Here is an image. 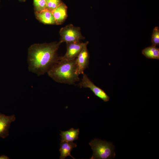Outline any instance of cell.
Here are the masks:
<instances>
[{
  "label": "cell",
  "mask_w": 159,
  "mask_h": 159,
  "mask_svg": "<svg viewBox=\"0 0 159 159\" xmlns=\"http://www.w3.org/2000/svg\"><path fill=\"white\" fill-rule=\"evenodd\" d=\"M151 41L153 46L156 47L159 45V29L158 26L155 27L153 30Z\"/></svg>",
  "instance_id": "cell-16"
},
{
  "label": "cell",
  "mask_w": 159,
  "mask_h": 159,
  "mask_svg": "<svg viewBox=\"0 0 159 159\" xmlns=\"http://www.w3.org/2000/svg\"><path fill=\"white\" fill-rule=\"evenodd\" d=\"M89 145L93 152L90 159H112L115 156V147L111 142L95 138Z\"/></svg>",
  "instance_id": "cell-3"
},
{
  "label": "cell",
  "mask_w": 159,
  "mask_h": 159,
  "mask_svg": "<svg viewBox=\"0 0 159 159\" xmlns=\"http://www.w3.org/2000/svg\"><path fill=\"white\" fill-rule=\"evenodd\" d=\"M9 159L7 156L4 155H2L0 156V159Z\"/></svg>",
  "instance_id": "cell-17"
},
{
  "label": "cell",
  "mask_w": 159,
  "mask_h": 159,
  "mask_svg": "<svg viewBox=\"0 0 159 159\" xmlns=\"http://www.w3.org/2000/svg\"><path fill=\"white\" fill-rule=\"evenodd\" d=\"M47 73L50 77L59 83L72 85L80 81L79 75L76 73L75 59L62 60L59 57Z\"/></svg>",
  "instance_id": "cell-2"
},
{
  "label": "cell",
  "mask_w": 159,
  "mask_h": 159,
  "mask_svg": "<svg viewBox=\"0 0 159 159\" xmlns=\"http://www.w3.org/2000/svg\"><path fill=\"white\" fill-rule=\"evenodd\" d=\"M62 3L61 0H46V9L52 12Z\"/></svg>",
  "instance_id": "cell-15"
},
{
  "label": "cell",
  "mask_w": 159,
  "mask_h": 159,
  "mask_svg": "<svg viewBox=\"0 0 159 159\" xmlns=\"http://www.w3.org/2000/svg\"><path fill=\"white\" fill-rule=\"evenodd\" d=\"M90 57L87 46L83 49L75 59L76 73L78 75L83 74L85 69L88 67Z\"/></svg>",
  "instance_id": "cell-7"
},
{
  "label": "cell",
  "mask_w": 159,
  "mask_h": 159,
  "mask_svg": "<svg viewBox=\"0 0 159 159\" xmlns=\"http://www.w3.org/2000/svg\"><path fill=\"white\" fill-rule=\"evenodd\" d=\"M89 42L85 43L76 42L67 44V51L65 55L59 57L60 59L62 60H71L75 59L79 54Z\"/></svg>",
  "instance_id": "cell-6"
},
{
  "label": "cell",
  "mask_w": 159,
  "mask_h": 159,
  "mask_svg": "<svg viewBox=\"0 0 159 159\" xmlns=\"http://www.w3.org/2000/svg\"><path fill=\"white\" fill-rule=\"evenodd\" d=\"M77 145L72 142H61L59 151L60 153V159H64L67 157L70 156L73 159H75L71 155V151L74 148H76Z\"/></svg>",
  "instance_id": "cell-11"
},
{
  "label": "cell",
  "mask_w": 159,
  "mask_h": 159,
  "mask_svg": "<svg viewBox=\"0 0 159 159\" xmlns=\"http://www.w3.org/2000/svg\"><path fill=\"white\" fill-rule=\"evenodd\" d=\"M62 42L36 44L32 45L28 52L29 71L38 76L47 73L58 60L57 52Z\"/></svg>",
  "instance_id": "cell-1"
},
{
  "label": "cell",
  "mask_w": 159,
  "mask_h": 159,
  "mask_svg": "<svg viewBox=\"0 0 159 159\" xmlns=\"http://www.w3.org/2000/svg\"><path fill=\"white\" fill-rule=\"evenodd\" d=\"M82 77L78 85L80 88H89L97 97L104 102L109 101L110 97L102 89L96 86L84 73L82 74Z\"/></svg>",
  "instance_id": "cell-5"
},
{
  "label": "cell",
  "mask_w": 159,
  "mask_h": 159,
  "mask_svg": "<svg viewBox=\"0 0 159 159\" xmlns=\"http://www.w3.org/2000/svg\"><path fill=\"white\" fill-rule=\"evenodd\" d=\"M35 15L37 19L44 24H56L52 12L47 9L40 11H36Z\"/></svg>",
  "instance_id": "cell-10"
},
{
  "label": "cell",
  "mask_w": 159,
  "mask_h": 159,
  "mask_svg": "<svg viewBox=\"0 0 159 159\" xmlns=\"http://www.w3.org/2000/svg\"><path fill=\"white\" fill-rule=\"evenodd\" d=\"M60 41L67 44L80 41L84 38L82 36L80 27L69 24L62 28L59 31Z\"/></svg>",
  "instance_id": "cell-4"
},
{
  "label": "cell",
  "mask_w": 159,
  "mask_h": 159,
  "mask_svg": "<svg viewBox=\"0 0 159 159\" xmlns=\"http://www.w3.org/2000/svg\"><path fill=\"white\" fill-rule=\"evenodd\" d=\"M36 11H40L46 9V0H33Z\"/></svg>",
  "instance_id": "cell-14"
},
{
  "label": "cell",
  "mask_w": 159,
  "mask_h": 159,
  "mask_svg": "<svg viewBox=\"0 0 159 159\" xmlns=\"http://www.w3.org/2000/svg\"><path fill=\"white\" fill-rule=\"evenodd\" d=\"M20 1H25L26 0H19Z\"/></svg>",
  "instance_id": "cell-18"
},
{
  "label": "cell",
  "mask_w": 159,
  "mask_h": 159,
  "mask_svg": "<svg viewBox=\"0 0 159 159\" xmlns=\"http://www.w3.org/2000/svg\"><path fill=\"white\" fill-rule=\"evenodd\" d=\"M55 19L56 24H62L67 17V7L66 5L62 3L55 9L52 11Z\"/></svg>",
  "instance_id": "cell-9"
},
{
  "label": "cell",
  "mask_w": 159,
  "mask_h": 159,
  "mask_svg": "<svg viewBox=\"0 0 159 159\" xmlns=\"http://www.w3.org/2000/svg\"><path fill=\"white\" fill-rule=\"evenodd\" d=\"M142 53L148 58L159 59V49L156 47L152 46L146 47L142 50Z\"/></svg>",
  "instance_id": "cell-13"
},
{
  "label": "cell",
  "mask_w": 159,
  "mask_h": 159,
  "mask_svg": "<svg viewBox=\"0 0 159 159\" xmlns=\"http://www.w3.org/2000/svg\"><path fill=\"white\" fill-rule=\"evenodd\" d=\"M15 120L14 115L7 116L0 112V138H5L9 135L11 124Z\"/></svg>",
  "instance_id": "cell-8"
},
{
  "label": "cell",
  "mask_w": 159,
  "mask_h": 159,
  "mask_svg": "<svg viewBox=\"0 0 159 159\" xmlns=\"http://www.w3.org/2000/svg\"><path fill=\"white\" fill-rule=\"evenodd\" d=\"M80 132L79 129L72 128L65 131H60L61 142H72L78 139Z\"/></svg>",
  "instance_id": "cell-12"
}]
</instances>
